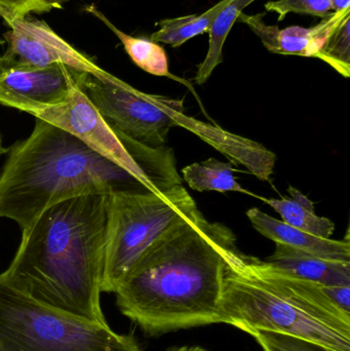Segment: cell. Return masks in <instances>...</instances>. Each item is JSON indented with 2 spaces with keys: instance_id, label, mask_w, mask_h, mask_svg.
<instances>
[{
  "instance_id": "7a4b0ae2",
  "label": "cell",
  "mask_w": 350,
  "mask_h": 351,
  "mask_svg": "<svg viewBox=\"0 0 350 351\" xmlns=\"http://www.w3.org/2000/svg\"><path fill=\"white\" fill-rule=\"evenodd\" d=\"M109 194L60 202L22 230L2 280L30 298L97 323L101 307Z\"/></svg>"
},
{
  "instance_id": "e0dca14e",
  "label": "cell",
  "mask_w": 350,
  "mask_h": 351,
  "mask_svg": "<svg viewBox=\"0 0 350 351\" xmlns=\"http://www.w3.org/2000/svg\"><path fill=\"white\" fill-rule=\"evenodd\" d=\"M255 0H232L218 14L209 30V49L205 60L199 64L195 74V82L199 86L211 77L217 66L223 62V47L234 23L249 4Z\"/></svg>"
},
{
  "instance_id": "9a60e30c",
  "label": "cell",
  "mask_w": 350,
  "mask_h": 351,
  "mask_svg": "<svg viewBox=\"0 0 350 351\" xmlns=\"http://www.w3.org/2000/svg\"><path fill=\"white\" fill-rule=\"evenodd\" d=\"M86 10L88 14L98 19L116 35L117 38L121 40V45L125 47V51L138 67L152 75L172 78L176 82L187 84V86L191 88L188 82L171 73L170 69H168V56H166L164 47H160L158 43L151 39L134 37L123 32L121 29L117 28L94 4L86 6Z\"/></svg>"
},
{
  "instance_id": "603a6c76",
  "label": "cell",
  "mask_w": 350,
  "mask_h": 351,
  "mask_svg": "<svg viewBox=\"0 0 350 351\" xmlns=\"http://www.w3.org/2000/svg\"><path fill=\"white\" fill-rule=\"evenodd\" d=\"M47 12L41 0H0V18L8 23L14 19Z\"/></svg>"
},
{
  "instance_id": "52a82bcc",
  "label": "cell",
  "mask_w": 350,
  "mask_h": 351,
  "mask_svg": "<svg viewBox=\"0 0 350 351\" xmlns=\"http://www.w3.org/2000/svg\"><path fill=\"white\" fill-rule=\"evenodd\" d=\"M80 88L112 129L149 147H162L184 112L182 100L146 94L108 72L82 74Z\"/></svg>"
},
{
  "instance_id": "484cf974",
  "label": "cell",
  "mask_w": 350,
  "mask_h": 351,
  "mask_svg": "<svg viewBox=\"0 0 350 351\" xmlns=\"http://www.w3.org/2000/svg\"><path fill=\"white\" fill-rule=\"evenodd\" d=\"M168 351H208L201 346H181V348H172Z\"/></svg>"
},
{
  "instance_id": "ac0fdd59",
  "label": "cell",
  "mask_w": 350,
  "mask_h": 351,
  "mask_svg": "<svg viewBox=\"0 0 350 351\" xmlns=\"http://www.w3.org/2000/svg\"><path fill=\"white\" fill-rule=\"evenodd\" d=\"M232 0H221L219 3L201 14L164 19L158 23V30L152 33L151 40L166 43L177 49L197 35L209 32L218 14Z\"/></svg>"
},
{
  "instance_id": "ffe728a7",
  "label": "cell",
  "mask_w": 350,
  "mask_h": 351,
  "mask_svg": "<svg viewBox=\"0 0 350 351\" xmlns=\"http://www.w3.org/2000/svg\"><path fill=\"white\" fill-rule=\"evenodd\" d=\"M318 59L330 65L339 74L350 75V14L331 33L320 51Z\"/></svg>"
},
{
  "instance_id": "44dd1931",
  "label": "cell",
  "mask_w": 350,
  "mask_h": 351,
  "mask_svg": "<svg viewBox=\"0 0 350 351\" xmlns=\"http://www.w3.org/2000/svg\"><path fill=\"white\" fill-rule=\"evenodd\" d=\"M264 8L266 12L277 14L279 22L285 20L290 12L321 19L327 18L333 12L331 0H275L266 2Z\"/></svg>"
},
{
  "instance_id": "2e32d148",
  "label": "cell",
  "mask_w": 350,
  "mask_h": 351,
  "mask_svg": "<svg viewBox=\"0 0 350 351\" xmlns=\"http://www.w3.org/2000/svg\"><path fill=\"white\" fill-rule=\"evenodd\" d=\"M290 196L281 198L261 197L263 202L279 213L284 222L300 230L322 239H330L335 231V224L326 217L316 214L314 202L301 191L290 186Z\"/></svg>"
},
{
  "instance_id": "7c38bea8",
  "label": "cell",
  "mask_w": 350,
  "mask_h": 351,
  "mask_svg": "<svg viewBox=\"0 0 350 351\" xmlns=\"http://www.w3.org/2000/svg\"><path fill=\"white\" fill-rule=\"evenodd\" d=\"M176 127L192 132L234 164L242 165L258 179L271 181L277 156L260 143L193 119L184 112L177 117Z\"/></svg>"
},
{
  "instance_id": "83f0119b",
  "label": "cell",
  "mask_w": 350,
  "mask_h": 351,
  "mask_svg": "<svg viewBox=\"0 0 350 351\" xmlns=\"http://www.w3.org/2000/svg\"><path fill=\"white\" fill-rule=\"evenodd\" d=\"M2 70V62H1V58H0V71Z\"/></svg>"
},
{
  "instance_id": "9c48e42d",
  "label": "cell",
  "mask_w": 350,
  "mask_h": 351,
  "mask_svg": "<svg viewBox=\"0 0 350 351\" xmlns=\"http://www.w3.org/2000/svg\"><path fill=\"white\" fill-rule=\"evenodd\" d=\"M3 35L8 49L2 56L3 68H42L63 64L76 71L102 76L107 71L62 38L47 22L28 16L6 23Z\"/></svg>"
},
{
  "instance_id": "ba28073f",
  "label": "cell",
  "mask_w": 350,
  "mask_h": 351,
  "mask_svg": "<svg viewBox=\"0 0 350 351\" xmlns=\"http://www.w3.org/2000/svg\"><path fill=\"white\" fill-rule=\"evenodd\" d=\"M30 114L71 134L97 154L125 169L146 189L158 192L80 86L60 104L36 109Z\"/></svg>"
},
{
  "instance_id": "cb8c5ba5",
  "label": "cell",
  "mask_w": 350,
  "mask_h": 351,
  "mask_svg": "<svg viewBox=\"0 0 350 351\" xmlns=\"http://www.w3.org/2000/svg\"><path fill=\"white\" fill-rule=\"evenodd\" d=\"M333 12H345L350 8V0H331Z\"/></svg>"
},
{
  "instance_id": "4316f807",
  "label": "cell",
  "mask_w": 350,
  "mask_h": 351,
  "mask_svg": "<svg viewBox=\"0 0 350 351\" xmlns=\"http://www.w3.org/2000/svg\"><path fill=\"white\" fill-rule=\"evenodd\" d=\"M6 152H8V149H6L3 144H2V137L1 135H0V156H1L2 154H6Z\"/></svg>"
},
{
  "instance_id": "5b68a950",
  "label": "cell",
  "mask_w": 350,
  "mask_h": 351,
  "mask_svg": "<svg viewBox=\"0 0 350 351\" xmlns=\"http://www.w3.org/2000/svg\"><path fill=\"white\" fill-rule=\"evenodd\" d=\"M199 212L182 185L166 192L109 194L102 292L115 293L153 245Z\"/></svg>"
},
{
  "instance_id": "d6986e66",
  "label": "cell",
  "mask_w": 350,
  "mask_h": 351,
  "mask_svg": "<svg viewBox=\"0 0 350 351\" xmlns=\"http://www.w3.org/2000/svg\"><path fill=\"white\" fill-rule=\"evenodd\" d=\"M232 164L209 158L203 162H195L185 167L183 177L191 189L199 192H240L248 193L234 176Z\"/></svg>"
},
{
  "instance_id": "277c9868",
  "label": "cell",
  "mask_w": 350,
  "mask_h": 351,
  "mask_svg": "<svg viewBox=\"0 0 350 351\" xmlns=\"http://www.w3.org/2000/svg\"><path fill=\"white\" fill-rule=\"evenodd\" d=\"M8 152L0 172V218L14 221L21 230L65 200L149 191L118 165L41 119H35L30 136Z\"/></svg>"
},
{
  "instance_id": "30bf717a",
  "label": "cell",
  "mask_w": 350,
  "mask_h": 351,
  "mask_svg": "<svg viewBox=\"0 0 350 351\" xmlns=\"http://www.w3.org/2000/svg\"><path fill=\"white\" fill-rule=\"evenodd\" d=\"M63 64L47 67H8L0 71V104L30 114L65 101L80 86L82 74Z\"/></svg>"
},
{
  "instance_id": "8fae6325",
  "label": "cell",
  "mask_w": 350,
  "mask_h": 351,
  "mask_svg": "<svg viewBox=\"0 0 350 351\" xmlns=\"http://www.w3.org/2000/svg\"><path fill=\"white\" fill-rule=\"evenodd\" d=\"M349 14L350 8L345 12H332L310 28L291 26L279 29L275 25H267L263 21V14H242L238 20L259 37L271 53L318 59L321 49L331 33Z\"/></svg>"
},
{
  "instance_id": "7402d4cb",
  "label": "cell",
  "mask_w": 350,
  "mask_h": 351,
  "mask_svg": "<svg viewBox=\"0 0 350 351\" xmlns=\"http://www.w3.org/2000/svg\"><path fill=\"white\" fill-rule=\"evenodd\" d=\"M263 351H328L312 342L271 332L253 331L249 333Z\"/></svg>"
},
{
  "instance_id": "8992f818",
  "label": "cell",
  "mask_w": 350,
  "mask_h": 351,
  "mask_svg": "<svg viewBox=\"0 0 350 351\" xmlns=\"http://www.w3.org/2000/svg\"><path fill=\"white\" fill-rule=\"evenodd\" d=\"M0 351H142L108 324L42 304L0 276Z\"/></svg>"
},
{
  "instance_id": "d4e9b609",
  "label": "cell",
  "mask_w": 350,
  "mask_h": 351,
  "mask_svg": "<svg viewBox=\"0 0 350 351\" xmlns=\"http://www.w3.org/2000/svg\"><path fill=\"white\" fill-rule=\"evenodd\" d=\"M45 5L47 12L53 10V8H61L62 5L69 0H41Z\"/></svg>"
},
{
  "instance_id": "f1b7e54d",
  "label": "cell",
  "mask_w": 350,
  "mask_h": 351,
  "mask_svg": "<svg viewBox=\"0 0 350 351\" xmlns=\"http://www.w3.org/2000/svg\"><path fill=\"white\" fill-rule=\"evenodd\" d=\"M4 43V41H1V40H0V45H2V43Z\"/></svg>"
},
{
  "instance_id": "4fadbf2b",
  "label": "cell",
  "mask_w": 350,
  "mask_h": 351,
  "mask_svg": "<svg viewBox=\"0 0 350 351\" xmlns=\"http://www.w3.org/2000/svg\"><path fill=\"white\" fill-rule=\"evenodd\" d=\"M253 227L275 243H283L299 251L306 252L326 259L350 262L349 239L333 241L322 239L295 228L284 221L277 220L257 208L247 212Z\"/></svg>"
},
{
  "instance_id": "6da1fadb",
  "label": "cell",
  "mask_w": 350,
  "mask_h": 351,
  "mask_svg": "<svg viewBox=\"0 0 350 351\" xmlns=\"http://www.w3.org/2000/svg\"><path fill=\"white\" fill-rule=\"evenodd\" d=\"M232 231L201 212L151 247L115 291L119 311L149 335L223 324L222 295Z\"/></svg>"
},
{
  "instance_id": "5bb4252c",
  "label": "cell",
  "mask_w": 350,
  "mask_h": 351,
  "mask_svg": "<svg viewBox=\"0 0 350 351\" xmlns=\"http://www.w3.org/2000/svg\"><path fill=\"white\" fill-rule=\"evenodd\" d=\"M267 263L298 278L326 286H350V262L326 259L275 243V251Z\"/></svg>"
},
{
  "instance_id": "3957f363",
  "label": "cell",
  "mask_w": 350,
  "mask_h": 351,
  "mask_svg": "<svg viewBox=\"0 0 350 351\" xmlns=\"http://www.w3.org/2000/svg\"><path fill=\"white\" fill-rule=\"evenodd\" d=\"M223 324L246 333L271 332L328 351H350V286L298 278L236 245L226 254Z\"/></svg>"
}]
</instances>
